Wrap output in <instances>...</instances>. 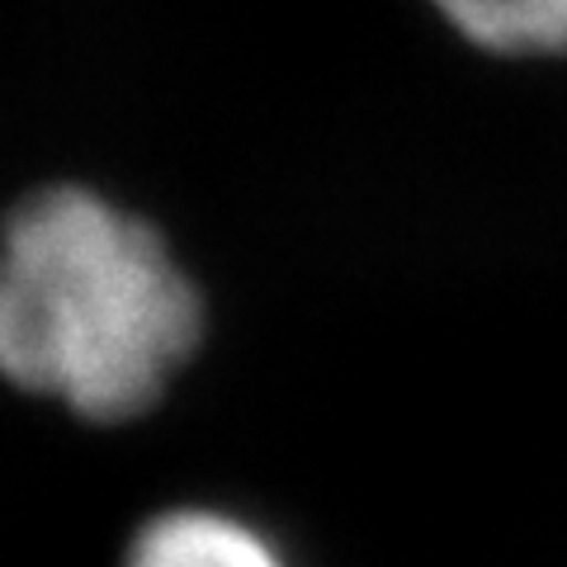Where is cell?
<instances>
[{
    "instance_id": "7a4b0ae2",
    "label": "cell",
    "mask_w": 567,
    "mask_h": 567,
    "mask_svg": "<svg viewBox=\"0 0 567 567\" xmlns=\"http://www.w3.org/2000/svg\"><path fill=\"white\" fill-rule=\"evenodd\" d=\"M118 567H298L270 525L223 502H171L133 525Z\"/></svg>"
},
{
    "instance_id": "6da1fadb",
    "label": "cell",
    "mask_w": 567,
    "mask_h": 567,
    "mask_svg": "<svg viewBox=\"0 0 567 567\" xmlns=\"http://www.w3.org/2000/svg\"><path fill=\"white\" fill-rule=\"evenodd\" d=\"M208 336V298L147 213L85 181L0 218V383L62 416H152Z\"/></svg>"
},
{
    "instance_id": "3957f363",
    "label": "cell",
    "mask_w": 567,
    "mask_h": 567,
    "mask_svg": "<svg viewBox=\"0 0 567 567\" xmlns=\"http://www.w3.org/2000/svg\"><path fill=\"white\" fill-rule=\"evenodd\" d=\"M464 48L496 62H567V0H425Z\"/></svg>"
}]
</instances>
